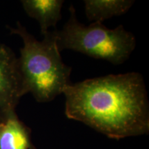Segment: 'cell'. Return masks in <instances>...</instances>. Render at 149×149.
I'll use <instances>...</instances> for the list:
<instances>
[{
	"label": "cell",
	"mask_w": 149,
	"mask_h": 149,
	"mask_svg": "<svg viewBox=\"0 0 149 149\" xmlns=\"http://www.w3.org/2000/svg\"><path fill=\"white\" fill-rule=\"evenodd\" d=\"M0 149H37L31 128L19 120L15 109L0 114Z\"/></svg>",
	"instance_id": "obj_5"
},
{
	"label": "cell",
	"mask_w": 149,
	"mask_h": 149,
	"mask_svg": "<svg viewBox=\"0 0 149 149\" xmlns=\"http://www.w3.org/2000/svg\"><path fill=\"white\" fill-rule=\"evenodd\" d=\"M85 14L89 21L102 22L114 16L125 14L135 1L133 0H86Z\"/></svg>",
	"instance_id": "obj_7"
},
{
	"label": "cell",
	"mask_w": 149,
	"mask_h": 149,
	"mask_svg": "<svg viewBox=\"0 0 149 149\" xmlns=\"http://www.w3.org/2000/svg\"><path fill=\"white\" fill-rule=\"evenodd\" d=\"M70 17L61 31H56L59 51L68 49L95 59L106 60L115 65L122 64L135 50L136 39L122 25L114 29L102 22L86 26L77 20L75 9L70 6Z\"/></svg>",
	"instance_id": "obj_3"
},
{
	"label": "cell",
	"mask_w": 149,
	"mask_h": 149,
	"mask_svg": "<svg viewBox=\"0 0 149 149\" xmlns=\"http://www.w3.org/2000/svg\"><path fill=\"white\" fill-rule=\"evenodd\" d=\"M65 114L108 137L120 139L148 134L149 107L146 85L135 72L108 74L70 84Z\"/></svg>",
	"instance_id": "obj_1"
},
{
	"label": "cell",
	"mask_w": 149,
	"mask_h": 149,
	"mask_svg": "<svg viewBox=\"0 0 149 149\" xmlns=\"http://www.w3.org/2000/svg\"><path fill=\"white\" fill-rule=\"evenodd\" d=\"M24 95L18 57L10 47L0 42V114L15 109Z\"/></svg>",
	"instance_id": "obj_4"
},
{
	"label": "cell",
	"mask_w": 149,
	"mask_h": 149,
	"mask_svg": "<svg viewBox=\"0 0 149 149\" xmlns=\"http://www.w3.org/2000/svg\"><path fill=\"white\" fill-rule=\"evenodd\" d=\"M11 34L23 42L18 57L24 93H31L37 102H49L63 93L70 84L71 68L63 62L57 44L56 30L37 40L19 22L8 26Z\"/></svg>",
	"instance_id": "obj_2"
},
{
	"label": "cell",
	"mask_w": 149,
	"mask_h": 149,
	"mask_svg": "<svg viewBox=\"0 0 149 149\" xmlns=\"http://www.w3.org/2000/svg\"><path fill=\"white\" fill-rule=\"evenodd\" d=\"M21 3L26 13L39 22L43 36L61 18L63 0H22Z\"/></svg>",
	"instance_id": "obj_6"
}]
</instances>
